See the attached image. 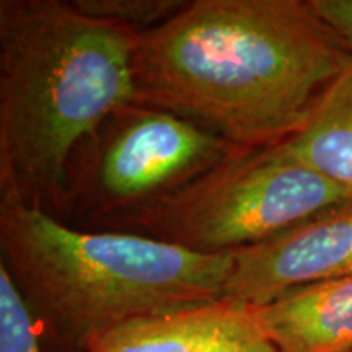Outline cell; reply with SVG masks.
<instances>
[{"mask_svg": "<svg viewBox=\"0 0 352 352\" xmlns=\"http://www.w3.org/2000/svg\"><path fill=\"white\" fill-rule=\"evenodd\" d=\"M351 56L308 0H189L139 33L135 104L239 151L276 147L305 126Z\"/></svg>", "mask_w": 352, "mask_h": 352, "instance_id": "obj_1", "label": "cell"}, {"mask_svg": "<svg viewBox=\"0 0 352 352\" xmlns=\"http://www.w3.org/2000/svg\"><path fill=\"white\" fill-rule=\"evenodd\" d=\"M138 36L72 2H0V188L63 217L74 153L135 103Z\"/></svg>", "mask_w": 352, "mask_h": 352, "instance_id": "obj_2", "label": "cell"}, {"mask_svg": "<svg viewBox=\"0 0 352 352\" xmlns=\"http://www.w3.org/2000/svg\"><path fill=\"white\" fill-rule=\"evenodd\" d=\"M0 266L50 352H88L126 321L223 298L233 254L120 230H77L0 188Z\"/></svg>", "mask_w": 352, "mask_h": 352, "instance_id": "obj_3", "label": "cell"}, {"mask_svg": "<svg viewBox=\"0 0 352 352\" xmlns=\"http://www.w3.org/2000/svg\"><path fill=\"white\" fill-rule=\"evenodd\" d=\"M349 199L352 192L276 145L235 151L173 195L103 228L201 254H228L261 245Z\"/></svg>", "mask_w": 352, "mask_h": 352, "instance_id": "obj_4", "label": "cell"}, {"mask_svg": "<svg viewBox=\"0 0 352 352\" xmlns=\"http://www.w3.org/2000/svg\"><path fill=\"white\" fill-rule=\"evenodd\" d=\"M235 151L175 114L132 103L74 153L63 215L104 227L173 195Z\"/></svg>", "mask_w": 352, "mask_h": 352, "instance_id": "obj_5", "label": "cell"}, {"mask_svg": "<svg viewBox=\"0 0 352 352\" xmlns=\"http://www.w3.org/2000/svg\"><path fill=\"white\" fill-rule=\"evenodd\" d=\"M232 254L223 298L253 308L303 285L352 276V199Z\"/></svg>", "mask_w": 352, "mask_h": 352, "instance_id": "obj_6", "label": "cell"}, {"mask_svg": "<svg viewBox=\"0 0 352 352\" xmlns=\"http://www.w3.org/2000/svg\"><path fill=\"white\" fill-rule=\"evenodd\" d=\"M88 352H276L253 307L220 298L126 321Z\"/></svg>", "mask_w": 352, "mask_h": 352, "instance_id": "obj_7", "label": "cell"}, {"mask_svg": "<svg viewBox=\"0 0 352 352\" xmlns=\"http://www.w3.org/2000/svg\"><path fill=\"white\" fill-rule=\"evenodd\" d=\"M254 310L276 352H352V276L303 285Z\"/></svg>", "mask_w": 352, "mask_h": 352, "instance_id": "obj_8", "label": "cell"}, {"mask_svg": "<svg viewBox=\"0 0 352 352\" xmlns=\"http://www.w3.org/2000/svg\"><path fill=\"white\" fill-rule=\"evenodd\" d=\"M283 151L352 192V56Z\"/></svg>", "mask_w": 352, "mask_h": 352, "instance_id": "obj_9", "label": "cell"}, {"mask_svg": "<svg viewBox=\"0 0 352 352\" xmlns=\"http://www.w3.org/2000/svg\"><path fill=\"white\" fill-rule=\"evenodd\" d=\"M186 2L188 0H72V6L83 15L144 33L173 19Z\"/></svg>", "mask_w": 352, "mask_h": 352, "instance_id": "obj_10", "label": "cell"}, {"mask_svg": "<svg viewBox=\"0 0 352 352\" xmlns=\"http://www.w3.org/2000/svg\"><path fill=\"white\" fill-rule=\"evenodd\" d=\"M0 352H43L41 334L23 297L0 266Z\"/></svg>", "mask_w": 352, "mask_h": 352, "instance_id": "obj_11", "label": "cell"}, {"mask_svg": "<svg viewBox=\"0 0 352 352\" xmlns=\"http://www.w3.org/2000/svg\"><path fill=\"white\" fill-rule=\"evenodd\" d=\"M308 6L352 52V0H308Z\"/></svg>", "mask_w": 352, "mask_h": 352, "instance_id": "obj_12", "label": "cell"}]
</instances>
